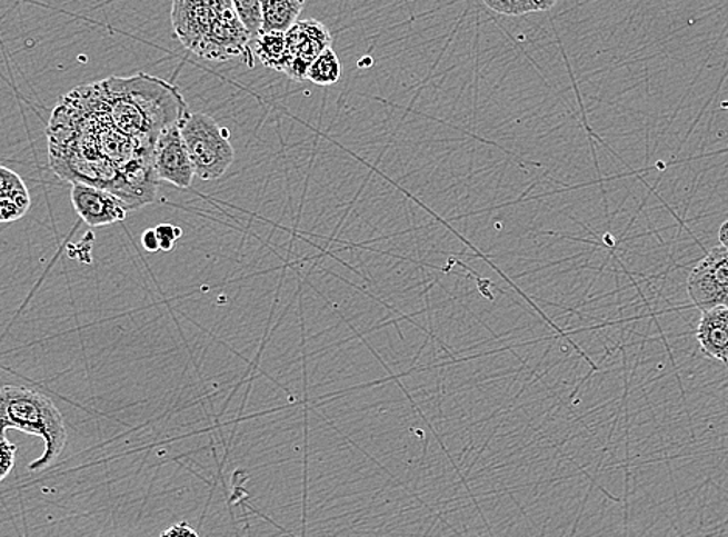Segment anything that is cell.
Segmentation results:
<instances>
[{"label": "cell", "instance_id": "cell-1", "mask_svg": "<svg viewBox=\"0 0 728 537\" xmlns=\"http://www.w3.org/2000/svg\"><path fill=\"white\" fill-rule=\"evenodd\" d=\"M47 140L49 163L58 178L104 188L132 210L154 202L160 182L154 147L136 140L117 125L96 82L70 90L54 106Z\"/></svg>", "mask_w": 728, "mask_h": 537}, {"label": "cell", "instance_id": "cell-2", "mask_svg": "<svg viewBox=\"0 0 728 537\" xmlns=\"http://www.w3.org/2000/svg\"><path fill=\"white\" fill-rule=\"evenodd\" d=\"M176 38L196 57L215 62L241 61L256 66L252 37L233 0H173Z\"/></svg>", "mask_w": 728, "mask_h": 537}, {"label": "cell", "instance_id": "cell-3", "mask_svg": "<svg viewBox=\"0 0 728 537\" xmlns=\"http://www.w3.org/2000/svg\"><path fill=\"white\" fill-rule=\"evenodd\" d=\"M2 432L8 429L34 435L44 442V454L31 461V473H41L61 457L68 442L64 418L52 399L29 387L6 386L0 394Z\"/></svg>", "mask_w": 728, "mask_h": 537}, {"label": "cell", "instance_id": "cell-4", "mask_svg": "<svg viewBox=\"0 0 728 537\" xmlns=\"http://www.w3.org/2000/svg\"><path fill=\"white\" fill-rule=\"evenodd\" d=\"M196 178L203 182L221 179L235 162L229 131L206 113H187L179 123Z\"/></svg>", "mask_w": 728, "mask_h": 537}, {"label": "cell", "instance_id": "cell-5", "mask_svg": "<svg viewBox=\"0 0 728 537\" xmlns=\"http://www.w3.org/2000/svg\"><path fill=\"white\" fill-rule=\"evenodd\" d=\"M688 296L700 312L728 307V249L716 246L688 277Z\"/></svg>", "mask_w": 728, "mask_h": 537}, {"label": "cell", "instance_id": "cell-6", "mask_svg": "<svg viewBox=\"0 0 728 537\" xmlns=\"http://www.w3.org/2000/svg\"><path fill=\"white\" fill-rule=\"evenodd\" d=\"M286 44H288L289 54L286 76L296 81H305L312 62L325 50L331 49V31L325 23L316 21V19L299 21L286 31Z\"/></svg>", "mask_w": 728, "mask_h": 537}, {"label": "cell", "instance_id": "cell-7", "mask_svg": "<svg viewBox=\"0 0 728 537\" xmlns=\"http://www.w3.org/2000/svg\"><path fill=\"white\" fill-rule=\"evenodd\" d=\"M70 201H72L78 217L91 227L124 221L128 211L132 210L120 196L113 195L104 188L88 186V183H73Z\"/></svg>", "mask_w": 728, "mask_h": 537}, {"label": "cell", "instance_id": "cell-8", "mask_svg": "<svg viewBox=\"0 0 728 537\" xmlns=\"http://www.w3.org/2000/svg\"><path fill=\"white\" fill-rule=\"evenodd\" d=\"M154 170L160 182H168L178 188H188L193 183L195 167L179 125L160 135L154 148Z\"/></svg>", "mask_w": 728, "mask_h": 537}, {"label": "cell", "instance_id": "cell-9", "mask_svg": "<svg viewBox=\"0 0 728 537\" xmlns=\"http://www.w3.org/2000/svg\"><path fill=\"white\" fill-rule=\"evenodd\" d=\"M696 339L700 350L708 358L728 362V307H718L704 311L700 316Z\"/></svg>", "mask_w": 728, "mask_h": 537}, {"label": "cell", "instance_id": "cell-10", "mask_svg": "<svg viewBox=\"0 0 728 537\" xmlns=\"http://www.w3.org/2000/svg\"><path fill=\"white\" fill-rule=\"evenodd\" d=\"M30 207V191L21 176L7 167L0 168V221H19L29 213Z\"/></svg>", "mask_w": 728, "mask_h": 537}, {"label": "cell", "instance_id": "cell-11", "mask_svg": "<svg viewBox=\"0 0 728 537\" xmlns=\"http://www.w3.org/2000/svg\"><path fill=\"white\" fill-rule=\"evenodd\" d=\"M252 52L265 68L286 73L289 64L286 31H261L252 39Z\"/></svg>", "mask_w": 728, "mask_h": 537}, {"label": "cell", "instance_id": "cell-12", "mask_svg": "<svg viewBox=\"0 0 728 537\" xmlns=\"http://www.w3.org/2000/svg\"><path fill=\"white\" fill-rule=\"evenodd\" d=\"M307 0H261L263 7V31H288L301 11Z\"/></svg>", "mask_w": 728, "mask_h": 537}, {"label": "cell", "instance_id": "cell-13", "mask_svg": "<svg viewBox=\"0 0 728 537\" xmlns=\"http://www.w3.org/2000/svg\"><path fill=\"white\" fill-rule=\"evenodd\" d=\"M340 77H342V64H340L338 53L328 49L312 62L307 80L317 86H332L340 80Z\"/></svg>", "mask_w": 728, "mask_h": 537}, {"label": "cell", "instance_id": "cell-14", "mask_svg": "<svg viewBox=\"0 0 728 537\" xmlns=\"http://www.w3.org/2000/svg\"><path fill=\"white\" fill-rule=\"evenodd\" d=\"M235 8L250 37L257 38L263 31V7L261 0H233Z\"/></svg>", "mask_w": 728, "mask_h": 537}, {"label": "cell", "instance_id": "cell-15", "mask_svg": "<svg viewBox=\"0 0 728 537\" xmlns=\"http://www.w3.org/2000/svg\"><path fill=\"white\" fill-rule=\"evenodd\" d=\"M485 6L495 13L503 16H526L538 13L535 0H483Z\"/></svg>", "mask_w": 728, "mask_h": 537}, {"label": "cell", "instance_id": "cell-16", "mask_svg": "<svg viewBox=\"0 0 728 537\" xmlns=\"http://www.w3.org/2000/svg\"><path fill=\"white\" fill-rule=\"evenodd\" d=\"M160 239V250L163 252H170L174 249L176 241L182 237L181 227L173 225H160L156 227Z\"/></svg>", "mask_w": 728, "mask_h": 537}, {"label": "cell", "instance_id": "cell-17", "mask_svg": "<svg viewBox=\"0 0 728 537\" xmlns=\"http://www.w3.org/2000/svg\"><path fill=\"white\" fill-rule=\"evenodd\" d=\"M2 449H0V453H2V463H0V480H6L8 477V474L11 473V470L14 469L16 465V454H18V448L8 440L6 435L2 437Z\"/></svg>", "mask_w": 728, "mask_h": 537}, {"label": "cell", "instance_id": "cell-18", "mask_svg": "<svg viewBox=\"0 0 728 537\" xmlns=\"http://www.w3.org/2000/svg\"><path fill=\"white\" fill-rule=\"evenodd\" d=\"M160 537H201L199 533L187 523L174 524L168 527Z\"/></svg>", "mask_w": 728, "mask_h": 537}, {"label": "cell", "instance_id": "cell-19", "mask_svg": "<svg viewBox=\"0 0 728 537\" xmlns=\"http://www.w3.org/2000/svg\"><path fill=\"white\" fill-rule=\"evenodd\" d=\"M142 246L147 252H158L160 250V239L156 229H148L142 235Z\"/></svg>", "mask_w": 728, "mask_h": 537}, {"label": "cell", "instance_id": "cell-20", "mask_svg": "<svg viewBox=\"0 0 728 537\" xmlns=\"http://www.w3.org/2000/svg\"><path fill=\"white\" fill-rule=\"evenodd\" d=\"M559 2H561V0H535L536 7H538V13L539 11L554 10Z\"/></svg>", "mask_w": 728, "mask_h": 537}, {"label": "cell", "instance_id": "cell-21", "mask_svg": "<svg viewBox=\"0 0 728 537\" xmlns=\"http://www.w3.org/2000/svg\"><path fill=\"white\" fill-rule=\"evenodd\" d=\"M719 242L728 249V219L724 222L721 229H719Z\"/></svg>", "mask_w": 728, "mask_h": 537}]
</instances>
